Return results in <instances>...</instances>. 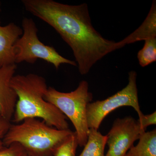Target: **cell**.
<instances>
[{"label": "cell", "instance_id": "e0dca14e", "mask_svg": "<svg viewBox=\"0 0 156 156\" xmlns=\"http://www.w3.org/2000/svg\"><path fill=\"white\" fill-rule=\"evenodd\" d=\"M140 126L144 129L146 130L148 126L154 125L156 124V112H154L150 115H144L138 120Z\"/></svg>", "mask_w": 156, "mask_h": 156}, {"label": "cell", "instance_id": "3957f363", "mask_svg": "<svg viewBox=\"0 0 156 156\" xmlns=\"http://www.w3.org/2000/svg\"><path fill=\"white\" fill-rule=\"evenodd\" d=\"M21 122L11 124L3 142L5 147L18 144L29 156H53L57 148L74 133L69 129H56L35 118Z\"/></svg>", "mask_w": 156, "mask_h": 156}, {"label": "cell", "instance_id": "ba28073f", "mask_svg": "<svg viewBox=\"0 0 156 156\" xmlns=\"http://www.w3.org/2000/svg\"><path fill=\"white\" fill-rule=\"evenodd\" d=\"M16 64L0 67V114L11 121L17 101L16 92L11 87Z\"/></svg>", "mask_w": 156, "mask_h": 156}, {"label": "cell", "instance_id": "277c9868", "mask_svg": "<svg viewBox=\"0 0 156 156\" xmlns=\"http://www.w3.org/2000/svg\"><path fill=\"white\" fill-rule=\"evenodd\" d=\"M87 81H81L74 91L59 92L55 88L48 87L44 98L68 118L75 128L78 145L85 146L88 139L89 128L87 119V105L93 98L89 91Z\"/></svg>", "mask_w": 156, "mask_h": 156}, {"label": "cell", "instance_id": "30bf717a", "mask_svg": "<svg viewBox=\"0 0 156 156\" xmlns=\"http://www.w3.org/2000/svg\"><path fill=\"white\" fill-rule=\"evenodd\" d=\"M153 38H156V1L153 2L147 17L141 25L128 37L117 42V50L129 44Z\"/></svg>", "mask_w": 156, "mask_h": 156}, {"label": "cell", "instance_id": "6da1fadb", "mask_svg": "<svg viewBox=\"0 0 156 156\" xmlns=\"http://www.w3.org/2000/svg\"><path fill=\"white\" fill-rule=\"evenodd\" d=\"M21 2L27 11L52 27L69 46L82 75L117 50V42L105 38L93 27L86 3L71 5L53 0Z\"/></svg>", "mask_w": 156, "mask_h": 156}, {"label": "cell", "instance_id": "7c38bea8", "mask_svg": "<svg viewBox=\"0 0 156 156\" xmlns=\"http://www.w3.org/2000/svg\"><path fill=\"white\" fill-rule=\"evenodd\" d=\"M107 140L106 135H102L98 130L89 128L87 142L79 156H105L104 151Z\"/></svg>", "mask_w": 156, "mask_h": 156}, {"label": "cell", "instance_id": "4fadbf2b", "mask_svg": "<svg viewBox=\"0 0 156 156\" xmlns=\"http://www.w3.org/2000/svg\"><path fill=\"white\" fill-rule=\"evenodd\" d=\"M140 65L144 67L156 61V38L145 40L143 48L137 53Z\"/></svg>", "mask_w": 156, "mask_h": 156}, {"label": "cell", "instance_id": "9c48e42d", "mask_svg": "<svg viewBox=\"0 0 156 156\" xmlns=\"http://www.w3.org/2000/svg\"><path fill=\"white\" fill-rule=\"evenodd\" d=\"M23 33L22 28L14 23L2 26L0 20V67L16 64L14 45Z\"/></svg>", "mask_w": 156, "mask_h": 156}, {"label": "cell", "instance_id": "8992f818", "mask_svg": "<svg viewBox=\"0 0 156 156\" xmlns=\"http://www.w3.org/2000/svg\"><path fill=\"white\" fill-rule=\"evenodd\" d=\"M137 74L129 73L128 83L125 88L108 98L90 102L87 105V119L89 128L98 130L101 122L113 111L121 107L131 106L134 109L140 119L144 114L139 104L136 86Z\"/></svg>", "mask_w": 156, "mask_h": 156}, {"label": "cell", "instance_id": "7a4b0ae2", "mask_svg": "<svg viewBox=\"0 0 156 156\" xmlns=\"http://www.w3.org/2000/svg\"><path fill=\"white\" fill-rule=\"evenodd\" d=\"M11 84L17 95L13 122L17 123L29 118H39L56 129H69L67 118L45 99L48 87L44 78L34 73L16 75Z\"/></svg>", "mask_w": 156, "mask_h": 156}, {"label": "cell", "instance_id": "5b68a950", "mask_svg": "<svg viewBox=\"0 0 156 156\" xmlns=\"http://www.w3.org/2000/svg\"><path fill=\"white\" fill-rule=\"evenodd\" d=\"M22 27L23 33L14 47L16 64L23 62L34 64L40 58L51 63L56 69L62 64L77 66L75 61L65 58L53 47L45 45L40 41L37 27L33 20L24 17Z\"/></svg>", "mask_w": 156, "mask_h": 156}, {"label": "cell", "instance_id": "d6986e66", "mask_svg": "<svg viewBox=\"0 0 156 156\" xmlns=\"http://www.w3.org/2000/svg\"><path fill=\"white\" fill-rule=\"evenodd\" d=\"M1 2H0V11H1Z\"/></svg>", "mask_w": 156, "mask_h": 156}, {"label": "cell", "instance_id": "9a60e30c", "mask_svg": "<svg viewBox=\"0 0 156 156\" xmlns=\"http://www.w3.org/2000/svg\"><path fill=\"white\" fill-rule=\"evenodd\" d=\"M25 153L22 147L14 143L9 147H5L0 150V156H23Z\"/></svg>", "mask_w": 156, "mask_h": 156}, {"label": "cell", "instance_id": "ac0fdd59", "mask_svg": "<svg viewBox=\"0 0 156 156\" xmlns=\"http://www.w3.org/2000/svg\"><path fill=\"white\" fill-rule=\"evenodd\" d=\"M23 156H29L28 155V154H27L26 153H24V154H23Z\"/></svg>", "mask_w": 156, "mask_h": 156}, {"label": "cell", "instance_id": "52a82bcc", "mask_svg": "<svg viewBox=\"0 0 156 156\" xmlns=\"http://www.w3.org/2000/svg\"><path fill=\"white\" fill-rule=\"evenodd\" d=\"M145 131L132 117L117 119L106 135L108 150L105 156H125Z\"/></svg>", "mask_w": 156, "mask_h": 156}, {"label": "cell", "instance_id": "8fae6325", "mask_svg": "<svg viewBox=\"0 0 156 156\" xmlns=\"http://www.w3.org/2000/svg\"><path fill=\"white\" fill-rule=\"evenodd\" d=\"M137 145L132 147L125 156H156V129L144 132Z\"/></svg>", "mask_w": 156, "mask_h": 156}, {"label": "cell", "instance_id": "5bb4252c", "mask_svg": "<svg viewBox=\"0 0 156 156\" xmlns=\"http://www.w3.org/2000/svg\"><path fill=\"white\" fill-rule=\"evenodd\" d=\"M78 145L75 132L59 146L54 152L53 156H76Z\"/></svg>", "mask_w": 156, "mask_h": 156}, {"label": "cell", "instance_id": "2e32d148", "mask_svg": "<svg viewBox=\"0 0 156 156\" xmlns=\"http://www.w3.org/2000/svg\"><path fill=\"white\" fill-rule=\"evenodd\" d=\"M11 125V121L0 114V150L5 147L3 140Z\"/></svg>", "mask_w": 156, "mask_h": 156}]
</instances>
